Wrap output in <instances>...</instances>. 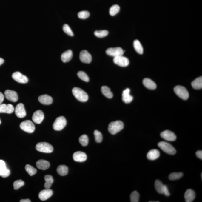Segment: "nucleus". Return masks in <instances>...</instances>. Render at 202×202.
I'll return each instance as SVG.
<instances>
[{"instance_id":"1","label":"nucleus","mask_w":202,"mask_h":202,"mask_svg":"<svg viewBox=\"0 0 202 202\" xmlns=\"http://www.w3.org/2000/svg\"><path fill=\"white\" fill-rule=\"evenodd\" d=\"M72 93L78 100L81 102H86L88 99L87 94L81 88L75 87L72 89Z\"/></svg>"},{"instance_id":"2","label":"nucleus","mask_w":202,"mask_h":202,"mask_svg":"<svg viewBox=\"0 0 202 202\" xmlns=\"http://www.w3.org/2000/svg\"><path fill=\"white\" fill-rule=\"evenodd\" d=\"M124 125L121 121H116L112 122L108 126V131L112 135H115L123 129Z\"/></svg>"},{"instance_id":"3","label":"nucleus","mask_w":202,"mask_h":202,"mask_svg":"<svg viewBox=\"0 0 202 202\" xmlns=\"http://www.w3.org/2000/svg\"><path fill=\"white\" fill-rule=\"evenodd\" d=\"M160 148L165 152L171 155H174L176 154V150L173 146L169 143L165 141H161L158 144Z\"/></svg>"},{"instance_id":"4","label":"nucleus","mask_w":202,"mask_h":202,"mask_svg":"<svg viewBox=\"0 0 202 202\" xmlns=\"http://www.w3.org/2000/svg\"><path fill=\"white\" fill-rule=\"evenodd\" d=\"M36 149L38 151L46 153L52 152L54 149L53 146L47 142L38 143L36 146Z\"/></svg>"},{"instance_id":"5","label":"nucleus","mask_w":202,"mask_h":202,"mask_svg":"<svg viewBox=\"0 0 202 202\" xmlns=\"http://www.w3.org/2000/svg\"><path fill=\"white\" fill-rule=\"evenodd\" d=\"M67 121L64 116H60L57 118L53 124V128L56 131H61L65 127Z\"/></svg>"},{"instance_id":"6","label":"nucleus","mask_w":202,"mask_h":202,"mask_svg":"<svg viewBox=\"0 0 202 202\" xmlns=\"http://www.w3.org/2000/svg\"><path fill=\"white\" fill-rule=\"evenodd\" d=\"M174 91L177 95L184 100L188 99L189 96L188 90L183 86L180 85L175 86L174 88Z\"/></svg>"},{"instance_id":"7","label":"nucleus","mask_w":202,"mask_h":202,"mask_svg":"<svg viewBox=\"0 0 202 202\" xmlns=\"http://www.w3.org/2000/svg\"><path fill=\"white\" fill-rule=\"evenodd\" d=\"M20 128L22 130L29 133H33L35 129L34 124L30 120H26L22 122L20 124Z\"/></svg>"},{"instance_id":"8","label":"nucleus","mask_w":202,"mask_h":202,"mask_svg":"<svg viewBox=\"0 0 202 202\" xmlns=\"http://www.w3.org/2000/svg\"><path fill=\"white\" fill-rule=\"evenodd\" d=\"M106 53L110 56L114 57L123 55L124 53V51L120 47H116V48H110L107 49L106 50Z\"/></svg>"},{"instance_id":"9","label":"nucleus","mask_w":202,"mask_h":202,"mask_svg":"<svg viewBox=\"0 0 202 202\" xmlns=\"http://www.w3.org/2000/svg\"><path fill=\"white\" fill-rule=\"evenodd\" d=\"M113 60L115 64L121 67H126L129 64V60L128 58L122 55L114 57Z\"/></svg>"},{"instance_id":"10","label":"nucleus","mask_w":202,"mask_h":202,"mask_svg":"<svg viewBox=\"0 0 202 202\" xmlns=\"http://www.w3.org/2000/svg\"><path fill=\"white\" fill-rule=\"evenodd\" d=\"M12 78L16 81L19 83L25 84L28 82V79L27 76L22 74L20 72H14L12 75Z\"/></svg>"},{"instance_id":"11","label":"nucleus","mask_w":202,"mask_h":202,"mask_svg":"<svg viewBox=\"0 0 202 202\" xmlns=\"http://www.w3.org/2000/svg\"><path fill=\"white\" fill-rule=\"evenodd\" d=\"M10 175V171L7 168L4 161L0 160V176L3 178H7Z\"/></svg>"},{"instance_id":"12","label":"nucleus","mask_w":202,"mask_h":202,"mask_svg":"<svg viewBox=\"0 0 202 202\" xmlns=\"http://www.w3.org/2000/svg\"><path fill=\"white\" fill-rule=\"evenodd\" d=\"M79 58L82 62L87 64L90 63L92 61V56L90 54L85 50L81 51L79 55Z\"/></svg>"},{"instance_id":"13","label":"nucleus","mask_w":202,"mask_h":202,"mask_svg":"<svg viewBox=\"0 0 202 202\" xmlns=\"http://www.w3.org/2000/svg\"><path fill=\"white\" fill-rule=\"evenodd\" d=\"M161 136L164 139L168 141H174L176 139V136L174 132L169 130H165L161 132Z\"/></svg>"},{"instance_id":"14","label":"nucleus","mask_w":202,"mask_h":202,"mask_svg":"<svg viewBox=\"0 0 202 202\" xmlns=\"http://www.w3.org/2000/svg\"><path fill=\"white\" fill-rule=\"evenodd\" d=\"M44 118L43 112L42 110H37L33 113L32 116V120L35 123L40 124L42 122Z\"/></svg>"},{"instance_id":"15","label":"nucleus","mask_w":202,"mask_h":202,"mask_svg":"<svg viewBox=\"0 0 202 202\" xmlns=\"http://www.w3.org/2000/svg\"><path fill=\"white\" fill-rule=\"evenodd\" d=\"M5 95L7 99L12 102H16L18 100V96L15 91L7 90L5 92Z\"/></svg>"},{"instance_id":"16","label":"nucleus","mask_w":202,"mask_h":202,"mask_svg":"<svg viewBox=\"0 0 202 202\" xmlns=\"http://www.w3.org/2000/svg\"><path fill=\"white\" fill-rule=\"evenodd\" d=\"M15 113L16 115L19 118H23L26 116V113L24 105L23 104H19L16 107Z\"/></svg>"},{"instance_id":"17","label":"nucleus","mask_w":202,"mask_h":202,"mask_svg":"<svg viewBox=\"0 0 202 202\" xmlns=\"http://www.w3.org/2000/svg\"><path fill=\"white\" fill-rule=\"evenodd\" d=\"M73 158V160L75 161L83 162L87 160V156L84 152L78 151L74 153Z\"/></svg>"},{"instance_id":"18","label":"nucleus","mask_w":202,"mask_h":202,"mask_svg":"<svg viewBox=\"0 0 202 202\" xmlns=\"http://www.w3.org/2000/svg\"><path fill=\"white\" fill-rule=\"evenodd\" d=\"M14 108L11 104H0V113H7L10 114L14 111Z\"/></svg>"},{"instance_id":"19","label":"nucleus","mask_w":202,"mask_h":202,"mask_svg":"<svg viewBox=\"0 0 202 202\" xmlns=\"http://www.w3.org/2000/svg\"><path fill=\"white\" fill-rule=\"evenodd\" d=\"M53 194L52 190L49 189H46L42 190L40 192L39 197L41 200L45 201L51 197Z\"/></svg>"},{"instance_id":"20","label":"nucleus","mask_w":202,"mask_h":202,"mask_svg":"<svg viewBox=\"0 0 202 202\" xmlns=\"http://www.w3.org/2000/svg\"><path fill=\"white\" fill-rule=\"evenodd\" d=\"M130 91V89L127 88L122 92V99L125 104H129L133 100V97L129 94Z\"/></svg>"},{"instance_id":"21","label":"nucleus","mask_w":202,"mask_h":202,"mask_svg":"<svg viewBox=\"0 0 202 202\" xmlns=\"http://www.w3.org/2000/svg\"><path fill=\"white\" fill-rule=\"evenodd\" d=\"M38 100L41 104L44 105H50L52 104L53 102L52 97L47 94L40 96L38 98Z\"/></svg>"},{"instance_id":"22","label":"nucleus","mask_w":202,"mask_h":202,"mask_svg":"<svg viewBox=\"0 0 202 202\" xmlns=\"http://www.w3.org/2000/svg\"><path fill=\"white\" fill-rule=\"evenodd\" d=\"M195 197V193L193 190L188 189L187 190L184 195L185 201L192 202L194 201Z\"/></svg>"},{"instance_id":"23","label":"nucleus","mask_w":202,"mask_h":202,"mask_svg":"<svg viewBox=\"0 0 202 202\" xmlns=\"http://www.w3.org/2000/svg\"><path fill=\"white\" fill-rule=\"evenodd\" d=\"M36 166L38 169L41 170H45L50 167V163L46 160H40L36 162Z\"/></svg>"},{"instance_id":"24","label":"nucleus","mask_w":202,"mask_h":202,"mask_svg":"<svg viewBox=\"0 0 202 202\" xmlns=\"http://www.w3.org/2000/svg\"><path fill=\"white\" fill-rule=\"evenodd\" d=\"M160 153L157 149H152L150 150L147 155V158L150 160H156L160 157Z\"/></svg>"},{"instance_id":"25","label":"nucleus","mask_w":202,"mask_h":202,"mask_svg":"<svg viewBox=\"0 0 202 202\" xmlns=\"http://www.w3.org/2000/svg\"><path fill=\"white\" fill-rule=\"evenodd\" d=\"M72 56H73L72 51L71 50H68L62 54L61 59L63 62L67 63L72 59Z\"/></svg>"},{"instance_id":"26","label":"nucleus","mask_w":202,"mask_h":202,"mask_svg":"<svg viewBox=\"0 0 202 202\" xmlns=\"http://www.w3.org/2000/svg\"><path fill=\"white\" fill-rule=\"evenodd\" d=\"M143 82L144 86L149 89L154 90L157 88V85L155 82L150 79H144Z\"/></svg>"},{"instance_id":"27","label":"nucleus","mask_w":202,"mask_h":202,"mask_svg":"<svg viewBox=\"0 0 202 202\" xmlns=\"http://www.w3.org/2000/svg\"><path fill=\"white\" fill-rule=\"evenodd\" d=\"M45 183L44 184V187L46 189H50L54 182V179L51 175H47L44 177Z\"/></svg>"},{"instance_id":"28","label":"nucleus","mask_w":202,"mask_h":202,"mask_svg":"<svg viewBox=\"0 0 202 202\" xmlns=\"http://www.w3.org/2000/svg\"><path fill=\"white\" fill-rule=\"evenodd\" d=\"M57 172L61 176H65L68 172V168L65 165H60L57 168Z\"/></svg>"},{"instance_id":"29","label":"nucleus","mask_w":202,"mask_h":202,"mask_svg":"<svg viewBox=\"0 0 202 202\" xmlns=\"http://www.w3.org/2000/svg\"><path fill=\"white\" fill-rule=\"evenodd\" d=\"M101 91L103 95L108 98H111L113 97V94L108 87L103 86L101 87Z\"/></svg>"},{"instance_id":"30","label":"nucleus","mask_w":202,"mask_h":202,"mask_svg":"<svg viewBox=\"0 0 202 202\" xmlns=\"http://www.w3.org/2000/svg\"><path fill=\"white\" fill-rule=\"evenodd\" d=\"M192 87L195 89H200L202 88V76L198 78L191 83Z\"/></svg>"},{"instance_id":"31","label":"nucleus","mask_w":202,"mask_h":202,"mask_svg":"<svg viewBox=\"0 0 202 202\" xmlns=\"http://www.w3.org/2000/svg\"><path fill=\"white\" fill-rule=\"evenodd\" d=\"M133 46L135 50L138 53L142 54L144 52V49H143L142 45L141 42L138 40H135L134 41Z\"/></svg>"},{"instance_id":"32","label":"nucleus","mask_w":202,"mask_h":202,"mask_svg":"<svg viewBox=\"0 0 202 202\" xmlns=\"http://www.w3.org/2000/svg\"><path fill=\"white\" fill-rule=\"evenodd\" d=\"M183 175L184 174L182 172H173L169 175V178L171 181L177 180L180 179Z\"/></svg>"},{"instance_id":"33","label":"nucleus","mask_w":202,"mask_h":202,"mask_svg":"<svg viewBox=\"0 0 202 202\" xmlns=\"http://www.w3.org/2000/svg\"><path fill=\"white\" fill-rule=\"evenodd\" d=\"M164 185L162 183L161 181L159 180H157L155 181V187L156 191L159 194H163Z\"/></svg>"},{"instance_id":"34","label":"nucleus","mask_w":202,"mask_h":202,"mask_svg":"<svg viewBox=\"0 0 202 202\" xmlns=\"http://www.w3.org/2000/svg\"><path fill=\"white\" fill-rule=\"evenodd\" d=\"M25 169L27 173L29 174L30 176H33L36 173L37 170L36 169L30 166L29 164H27L25 166Z\"/></svg>"},{"instance_id":"35","label":"nucleus","mask_w":202,"mask_h":202,"mask_svg":"<svg viewBox=\"0 0 202 202\" xmlns=\"http://www.w3.org/2000/svg\"><path fill=\"white\" fill-rule=\"evenodd\" d=\"M79 141L83 147H86L87 146L88 141H89V139H88L87 135H82L79 138Z\"/></svg>"},{"instance_id":"36","label":"nucleus","mask_w":202,"mask_h":202,"mask_svg":"<svg viewBox=\"0 0 202 202\" xmlns=\"http://www.w3.org/2000/svg\"><path fill=\"white\" fill-rule=\"evenodd\" d=\"M120 7L118 5H114L110 10V14L111 16H114L119 12Z\"/></svg>"},{"instance_id":"37","label":"nucleus","mask_w":202,"mask_h":202,"mask_svg":"<svg viewBox=\"0 0 202 202\" xmlns=\"http://www.w3.org/2000/svg\"><path fill=\"white\" fill-rule=\"evenodd\" d=\"M140 195L138 192L134 191L131 194L130 198L131 202H138L139 201Z\"/></svg>"},{"instance_id":"38","label":"nucleus","mask_w":202,"mask_h":202,"mask_svg":"<svg viewBox=\"0 0 202 202\" xmlns=\"http://www.w3.org/2000/svg\"><path fill=\"white\" fill-rule=\"evenodd\" d=\"M108 31L106 30H97L94 32V35L97 37L102 38L104 37L108 34Z\"/></svg>"},{"instance_id":"39","label":"nucleus","mask_w":202,"mask_h":202,"mask_svg":"<svg viewBox=\"0 0 202 202\" xmlns=\"http://www.w3.org/2000/svg\"><path fill=\"white\" fill-rule=\"evenodd\" d=\"M78 76L79 78L85 82H88L89 81V78L87 74L83 71H79L77 73Z\"/></svg>"},{"instance_id":"40","label":"nucleus","mask_w":202,"mask_h":202,"mask_svg":"<svg viewBox=\"0 0 202 202\" xmlns=\"http://www.w3.org/2000/svg\"><path fill=\"white\" fill-rule=\"evenodd\" d=\"M94 135L96 142L98 143L102 142L103 136L101 132L98 130H95L94 132Z\"/></svg>"},{"instance_id":"41","label":"nucleus","mask_w":202,"mask_h":202,"mask_svg":"<svg viewBox=\"0 0 202 202\" xmlns=\"http://www.w3.org/2000/svg\"><path fill=\"white\" fill-rule=\"evenodd\" d=\"M24 185V182L21 180H18L13 183V186L14 189L18 190L19 188L23 186Z\"/></svg>"},{"instance_id":"42","label":"nucleus","mask_w":202,"mask_h":202,"mask_svg":"<svg viewBox=\"0 0 202 202\" xmlns=\"http://www.w3.org/2000/svg\"><path fill=\"white\" fill-rule=\"evenodd\" d=\"M63 30L66 34L71 36H73L74 35V34L73 32L71 29L69 27V25L67 24H64L63 27Z\"/></svg>"},{"instance_id":"43","label":"nucleus","mask_w":202,"mask_h":202,"mask_svg":"<svg viewBox=\"0 0 202 202\" xmlns=\"http://www.w3.org/2000/svg\"><path fill=\"white\" fill-rule=\"evenodd\" d=\"M78 17L79 18L85 19L88 18L90 16L89 12L87 11H83L80 12L78 13Z\"/></svg>"},{"instance_id":"44","label":"nucleus","mask_w":202,"mask_h":202,"mask_svg":"<svg viewBox=\"0 0 202 202\" xmlns=\"http://www.w3.org/2000/svg\"><path fill=\"white\" fill-rule=\"evenodd\" d=\"M163 194H164L165 195L169 197L170 195V193H169L167 187L166 185H164L163 189Z\"/></svg>"},{"instance_id":"45","label":"nucleus","mask_w":202,"mask_h":202,"mask_svg":"<svg viewBox=\"0 0 202 202\" xmlns=\"http://www.w3.org/2000/svg\"><path fill=\"white\" fill-rule=\"evenodd\" d=\"M196 155L197 157L202 160V150H198L196 152Z\"/></svg>"},{"instance_id":"46","label":"nucleus","mask_w":202,"mask_h":202,"mask_svg":"<svg viewBox=\"0 0 202 202\" xmlns=\"http://www.w3.org/2000/svg\"><path fill=\"white\" fill-rule=\"evenodd\" d=\"M4 98V96L2 92H0V104H2Z\"/></svg>"},{"instance_id":"47","label":"nucleus","mask_w":202,"mask_h":202,"mask_svg":"<svg viewBox=\"0 0 202 202\" xmlns=\"http://www.w3.org/2000/svg\"><path fill=\"white\" fill-rule=\"evenodd\" d=\"M20 202H31L30 200H29V199H23V200H21L20 201Z\"/></svg>"},{"instance_id":"48","label":"nucleus","mask_w":202,"mask_h":202,"mask_svg":"<svg viewBox=\"0 0 202 202\" xmlns=\"http://www.w3.org/2000/svg\"><path fill=\"white\" fill-rule=\"evenodd\" d=\"M4 62V60L3 59L0 58V66L1 65H2V64H3Z\"/></svg>"},{"instance_id":"49","label":"nucleus","mask_w":202,"mask_h":202,"mask_svg":"<svg viewBox=\"0 0 202 202\" xmlns=\"http://www.w3.org/2000/svg\"><path fill=\"white\" fill-rule=\"evenodd\" d=\"M1 119H0V124H1Z\"/></svg>"},{"instance_id":"50","label":"nucleus","mask_w":202,"mask_h":202,"mask_svg":"<svg viewBox=\"0 0 202 202\" xmlns=\"http://www.w3.org/2000/svg\"><path fill=\"white\" fill-rule=\"evenodd\" d=\"M201 179H202V173L201 174Z\"/></svg>"}]
</instances>
